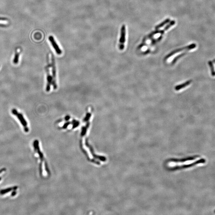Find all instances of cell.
Here are the masks:
<instances>
[{"instance_id": "6da1fadb", "label": "cell", "mask_w": 215, "mask_h": 215, "mask_svg": "<svg viewBox=\"0 0 215 215\" xmlns=\"http://www.w3.org/2000/svg\"><path fill=\"white\" fill-rule=\"evenodd\" d=\"M12 113L13 115L16 116L18 119H19L21 123L23 126L24 128V130L25 132H28L29 131V129L28 128V123L26 122V120L24 118V116L22 114L20 113H18L17 110L15 109H13L12 110Z\"/></svg>"}, {"instance_id": "7a4b0ae2", "label": "cell", "mask_w": 215, "mask_h": 215, "mask_svg": "<svg viewBox=\"0 0 215 215\" xmlns=\"http://www.w3.org/2000/svg\"><path fill=\"white\" fill-rule=\"evenodd\" d=\"M51 67L52 68V85L54 90L57 89V86L56 82V69L55 66V58L53 54L51 56Z\"/></svg>"}, {"instance_id": "3957f363", "label": "cell", "mask_w": 215, "mask_h": 215, "mask_svg": "<svg viewBox=\"0 0 215 215\" xmlns=\"http://www.w3.org/2000/svg\"><path fill=\"white\" fill-rule=\"evenodd\" d=\"M50 65L48 63V65L45 67V70H46L47 75V84L46 87V91L47 92H49L50 90L51 86L52 83V77L51 75L50 70V67H51Z\"/></svg>"}, {"instance_id": "277c9868", "label": "cell", "mask_w": 215, "mask_h": 215, "mask_svg": "<svg viewBox=\"0 0 215 215\" xmlns=\"http://www.w3.org/2000/svg\"><path fill=\"white\" fill-rule=\"evenodd\" d=\"M126 30L125 25L122 26L121 29V36L119 41V48L120 50H123L124 48V43L125 41Z\"/></svg>"}, {"instance_id": "5b68a950", "label": "cell", "mask_w": 215, "mask_h": 215, "mask_svg": "<svg viewBox=\"0 0 215 215\" xmlns=\"http://www.w3.org/2000/svg\"><path fill=\"white\" fill-rule=\"evenodd\" d=\"M196 46V45L195 44H193L190 45H188V46H187L186 47H185L181 48H180V49L175 50L173 51L172 52L170 53L169 55H167V56L165 57V59H167L168 58H169V57L172 56V55H173L174 54H175V53H178V52H180V51H183V50H191V49H193V48H195Z\"/></svg>"}, {"instance_id": "8992f818", "label": "cell", "mask_w": 215, "mask_h": 215, "mask_svg": "<svg viewBox=\"0 0 215 215\" xmlns=\"http://www.w3.org/2000/svg\"><path fill=\"white\" fill-rule=\"evenodd\" d=\"M49 39L50 42L51 43V44L52 45V46L54 48L55 51L57 53V54H58L59 55H61L62 53L61 50L53 36H50L49 37Z\"/></svg>"}, {"instance_id": "52a82bcc", "label": "cell", "mask_w": 215, "mask_h": 215, "mask_svg": "<svg viewBox=\"0 0 215 215\" xmlns=\"http://www.w3.org/2000/svg\"><path fill=\"white\" fill-rule=\"evenodd\" d=\"M18 188V187L17 186H15L14 187H10V188H7V189H4V190H2L0 191V194L1 195H3L7 193H9V192H10L12 190H16Z\"/></svg>"}, {"instance_id": "ba28073f", "label": "cell", "mask_w": 215, "mask_h": 215, "mask_svg": "<svg viewBox=\"0 0 215 215\" xmlns=\"http://www.w3.org/2000/svg\"><path fill=\"white\" fill-rule=\"evenodd\" d=\"M175 23V21L174 20H173L172 21L170 22V24H168V25L165 27V28H164V29L163 30H160V33L162 34H164V31H166V30H167L168 29H169V28H170V27L171 26H173V25H174Z\"/></svg>"}, {"instance_id": "9c48e42d", "label": "cell", "mask_w": 215, "mask_h": 215, "mask_svg": "<svg viewBox=\"0 0 215 215\" xmlns=\"http://www.w3.org/2000/svg\"><path fill=\"white\" fill-rule=\"evenodd\" d=\"M170 21V19H166L163 22H161V24H159V25H157V26L155 27L156 29L158 30L159 28H161L163 26H164L165 24H167Z\"/></svg>"}, {"instance_id": "30bf717a", "label": "cell", "mask_w": 215, "mask_h": 215, "mask_svg": "<svg viewBox=\"0 0 215 215\" xmlns=\"http://www.w3.org/2000/svg\"><path fill=\"white\" fill-rule=\"evenodd\" d=\"M190 82H189V81H188V82H186L185 83H184L183 84H182V85H180L179 86H176L175 88V89H176V91H177V90H179L181 89H182L183 88V87H186V86H187L188 85V84H189L190 83Z\"/></svg>"}, {"instance_id": "8fae6325", "label": "cell", "mask_w": 215, "mask_h": 215, "mask_svg": "<svg viewBox=\"0 0 215 215\" xmlns=\"http://www.w3.org/2000/svg\"><path fill=\"white\" fill-rule=\"evenodd\" d=\"M19 53H16L14 56V59L13 60V63L15 64H17L19 62Z\"/></svg>"}, {"instance_id": "7c38bea8", "label": "cell", "mask_w": 215, "mask_h": 215, "mask_svg": "<svg viewBox=\"0 0 215 215\" xmlns=\"http://www.w3.org/2000/svg\"><path fill=\"white\" fill-rule=\"evenodd\" d=\"M16 194V192L15 191H13L12 193V194H11V196H15V195Z\"/></svg>"}, {"instance_id": "4fadbf2b", "label": "cell", "mask_w": 215, "mask_h": 215, "mask_svg": "<svg viewBox=\"0 0 215 215\" xmlns=\"http://www.w3.org/2000/svg\"><path fill=\"white\" fill-rule=\"evenodd\" d=\"M1 180V178L0 177V180Z\"/></svg>"}, {"instance_id": "5bb4252c", "label": "cell", "mask_w": 215, "mask_h": 215, "mask_svg": "<svg viewBox=\"0 0 215 215\" xmlns=\"http://www.w3.org/2000/svg\"><path fill=\"white\" fill-rule=\"evenodd\" d=\"M214 212H215V211H214Z\"/></svg>"}]
</instances>
